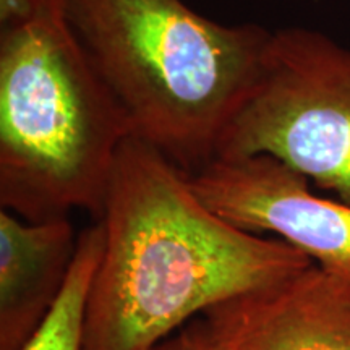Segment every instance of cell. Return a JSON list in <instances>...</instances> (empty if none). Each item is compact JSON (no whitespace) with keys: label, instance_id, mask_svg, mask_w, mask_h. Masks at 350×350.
Returning a JSON list of instances; mask_svg holds the SVG:
<instances>
[{"label":"cell","instance_id":"cell-5","mask_svg":"<svg viewBox=\"0 0 350 350\" xmlns=\"http://www.w3.org/2000/svg\"><path fill=\"white\" fill-rule=\"evenodd\" d=\"M190 175L209 209L255 234H273L350 284V206L310 190V180L275 157L213 159Z\"/></svg>","mask_w":350,"mask_h":350},{"label":"cell","instance_id":"cell-2","mask_svg":"<svg viewBox=\"0 0 350 350\" xmlns=\"http://www.w3.org/2000/svg\"><path fill=\"white\" fill-rule=\"evenodd\" d=\"M64 18L125 109L135 138L187 174L211 163L260 80L273 31L221 23L185 0H60Z\"/></svg>","mask_w":350,"mask_h":350},{"label":"cell","instance_id":"cell-7","mask_svg":"<svg viewBox=\"0 0 350 350\" xmlns=\"http://www.w3.org/2000/svg\"><path fill=\"white\" fill-rule=\"evenodd\" d=\"M78 237L68 217L31 222L0 209V350H20L49 314Z\"/></svg>","mask_w":350,"mask_h":350},{"label":"cell","instance_id":"cell-4","mask_svg":"<svg viewBox=\"0 0 350 350\" xmlns=\"http://www.w3.org/2000/svg\"><path fill=\"white\" fill-rule=\"evenodd\" d=\"M258 154L350 206V47L305 26L273 31L260 80L214 159Z\"/></svg>","mask_w":350,"mask_h":350},{"label":"cell","instance_id":"cell-8","mask_svg":"<svg viewBox=\"0 0 350 350\" xmlns=\"http://www.w3.org/2000/svg\"><path fill=\"white\" fill-rule=\"evenodd\" d=\"M104 250V227L99 221L78 237L67 282L55 305L20 350H85V317L91 282Z\"/></svg>","mask_w":350,"mask_h":350},{"label":"cell","instance_id":"cell-6","mask_svg":"<svg viewBox=\"0 0 350 350\" xmlns=\"http://www.w3.org/2000/svg\"><path fill=\"white\" fill-rule=\"evenodd\" d=\"M201 317L213 350H350V284L317 265Z\"/></svg>","mask_w":350,"mask_h":350},{"label":"cell","instance_id":"cell-9","mask_svg":"<svg viewBox=\"0 0 350 350\" xmlns=\"http://www.w3.org/2000/svg\"><path fill=\"white\" fill-rule=\"evenodd\" d=\"M44 0H0V23L2 28L21 23L34 16Z\"/></svg>","mask_w":350,"mask_h":350},{"label":"cell","instance_id":"cell-1","mask_svg":"<svg viewBox=\"0 0 350 350\" xmlns=\"http://www.w3.org/2000/svg\"><path fill=\"white\" fill-rule=\"evenodd\" d=\"M99 221L85 350H152L195 314L314 265L291 243L219 216L185 170L135 137L120 146Z\"/></svg>","mask_w":350,"mask_h":350},{"label":"cell","instance_id":"cell-3","mask_svg":"<svg viewBox=\"0 0 350 350\" xmlns=\"http://www.w3.org/2000/svg\"><path fill=\"white\" fill-rule=\"evenodd\" d=\"M125 109L64 18L44 0L0 38V206L31 222L83 209L98 219L120 146Z\"/></svg>","mask_w":350,"mask_h":350},{"label":"cell","instance_id":"cell-10","mask_svg":"<svg viewBox=\"0 0 350 350\" xmlns=\"http://www.w3.org/2000/svg\"><path fill=\"white\" fill-rule=\"evenodd\" d=\"M152 350H213L209 344L201 334L200 327L191 325L185 329L177 331L175 334L170 336L165 340H163L159 345H156Z\"/></svg>","mask_w":350,"mask_h":350}]
</instances>
